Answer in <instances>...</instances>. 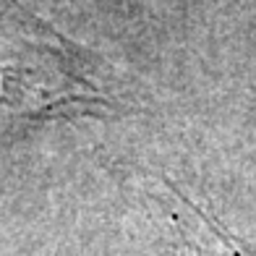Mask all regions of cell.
I'll return each mask as SVG.
<instances>
[{
    "label": "cell",
    "mask_w": 256,
    "mask_h": 256,
    "mask_svg": "<svg viewBox=\"0 0 256 256\" xmlns=\"http://www.w3.org/2000/svg\"><path fill=\"white\" fill-rule=\"evenodd\" d=\"M102 63L18 0H0V144L58 115L112 110Z\"/></svg>",
    "instance_id": "1"
},
{
    "label": "cell",
    "mask_w": 256,
    "mask_h": 256,
    "mask_svg": "<svg viewBox=\"0 0 256 256\" xmlns=\"http://www.w3.org/2000/svg\"><path fill=\"white\" fill-rule=\"evenodd\" d=\"M172 204H176V220L183 228L186 238L194 246V251L199 256H256L246 243H240L238 238H232L228 230H222L204 209H199L194 202H188L183 194H178L168 183Z\"/></svg>",
    "instance_id": "2"
}]
</instances>
